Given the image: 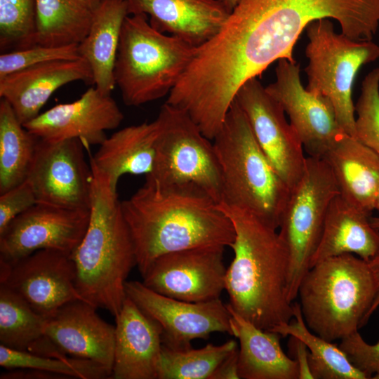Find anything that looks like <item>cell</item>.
<instances>
[{
  "instance_id": "23",
  "label": "cell",
  "mask_w": 379,
  "mask_h": 379,
  "mask_svg": "<svg viewBox=\"0 0 379 379\" xmlns=\"http://www.w3.org/2000/svg\"><path fill=\"white\" fill-rule=\"evenodd\" d=\"M323 159L333 171L339 194L371 216L379 187V155L357 138L344 133Z\"/></svg>"
},
{
  "instance_id": "42",
  "label": "cell",
  "mask_w": 379,
  "mask_h": 379,
  "mask_svg": "<svg viewBox=\"0 0 379 379\" xmlns=\"http://www.w3.org/2000/svg\"><path fill=\"white\" fill-rule=\"evenodd\" d=\"M369 267L373 272L375 282H376V291L375 295L369 310L368 314V318L370 319L373 313L379 307V253L373 257L371 260L368 262Z\"/></svg>"
},
{
  "instance_id": "2",
  "label": "cell",
  "mask_w": 379,
  "mask_h": 379,
  "mask_svg": "<svg viewBox=\"0 0 379 379\" xmlns=\"http://www.w3.org/2000/svg\"><path fill=\"white\" fill-rule=\"evenodd\" d=\"M218 206L234 230V258L225 274L229 306L265 331L289 323L293 318L288 298L289 255L279 232L244 209Z\"/></svg>"
},
{
  "instance_id": "18",
  "label": "cell",
  "mask_w": 379,
  "mask_h": 379,
  "mask_svg": "<svg viewBox=\"0 0 379 379\" xmlns=\"http://www.w3.org/2000/svg\"><path fill=\"white\" fill-rule=\"evenodd\" d=\"M123 119L111 94L91 87L75 101L58 104L23 126L46 140L79 139L86 149L100 145L107 138L105 132L117 128Z\"/></svg>"
},
{
  "instance_id": "9",
  "label": "cell",
  "mask_w": 379,
  "mask_h": 379,
  "mask_svg": "<svg viewBox=\"0 0 379 379\" xmlns=\"http://www.w3.org/2000/svg\"><path fill=\"white\" fill-rule=\"evenodd\" d=\"M160 131L152 171L145 182L157 185H193L217 203L222 179L213 143L183 110L165 102L157 117Z\"/></svg>"
},
{
  "instance_id": "27",
  "label": "cell",
  "mask_w": 379,
  "mask_h": 379,
  "mask_svg": "<svg viewBox=\"0 0 379 379\" xmlns=\"http://www.w3.org/2000/svg\"><path fill=\"white\" fill-rule=\"evenodd\" d=\"M92 13L89 32L79 44V52L91 67L95 87L109 95L116 86L114 69L122 25L129 15L128 4L125 0H100Z\"/></svg>"
},
{
  "instance_id": "29",
  "label": "cell",
  "mask_w": 379,
  "mask_h": 379,
  "mask_svg": "<svg viewBox=\"0 0 379 379\" xmlns=\"http://www.w3.org/2000/svg\"><path fill=\"white\" fill-rule=\"evenodd\" d=\"M92 15L74 0H36V45H79L89 32Z\"/></svg>"
},
{
  "instance_id": "21",
  "label": "cell",
  "mask_w": 379,
  "mask_h": 379,
  "mask_svg": "<svg viewBox=\"0 0 379 379\" xmlns=\"http://www.w3.org/2000/svg\"><path fill=\"white\" fill-rule=\"evenodd\" d=\"M77 81H93L88 62L81 58L34 65L0 79V97L13 108L23 125L34 119L51 95Z\"/></svg>"
},
{
  "instance_id": "31",
  "label": "cell",
  "mask_w": 379,
  "mask_h": 379,
  "mask_svg": "<svg viewBox=\"0 0 379 379\" xmlns=\"http://www.w3.org/2000/svg\"><path fill=\"white\" fill-rule=\"evenodd\" d=\"M237 350L234 340L199 349H175L162 344L158 379H213L219 366Z\"/></svg>"
},
{
  "instance_id": "13",
  "label": "cell",
  "mask_w": 379,
  "mask_h": 379,
  "mask_svg": "<svg viewBox=\"0 0 379 379\" xmlns=\"http://www.w3.org/2000/svg\"><path fill=\"white\" fill-rule=\"evenodd\" d=\"M126 296L161 330L162 344L175 349L191 346L194 339H206L215 332L232 335L231 314L220 298L191 302L158 293L142 281L126 282Z\"/></svg>"
},
{
  "instance_id": "44",
  "label": "cell",
  "mask_w": 379,
  "mask_h": 379,
  "mask_svg": "<svg viewBox=\"0 0 379 379\" xmlns=\"http://www.w3.org/2000/svg\"><path fill=\"white\" fill-rule=\"evenodd\" d=\"M225 8L230 13L236 6L238 0H220Z\"/></svg>"
},
{
  "instance_id": "35",
  "label": "cell",
  "mask_w": 379,
  "mask_h": 379,
  "mask_svg": "<svg viewBox=\"0 0 379 379\" xmlns=\"http://www.w3.org/2000/svg\"><path fill=\"white\" fill-rule=\"evenodd\" d=\"M354 107L356 138L379 155V67L365 77Z\"/></svg>"
},
{
  "instance_id": "1",
  "label": "cell",
  "mask_w": 379,
  "mask_h": 379,
  "mask_svg": "<svg viewBox=\"0 0 379 379\" xmlns=\"http://www.w3.org/2000/svg\"><path fill=\"white\" fill-rule=\"evenodd\" d=\"M121 208L134 244L142 277L159 257L206 246H230V219L218 203L193 185L145 182Z\"/></svg>"
},
{
  "instance_id": "30",
  "label": "cell",
  "mask_w": 379,
  "mask_h": 379,
  "mask_svg": "<svg viewBox=\"0 0 379 379\" xmlns=\"http://www.w3.org/2000/svg\"><path fill=\"white\" fill-rule=\"evenodd\" d=\"M293 319L272 331L281 337H295L305 344L309 352V366L313 379H369L366 373L352 364L339 346L309 329L299 302L293 303Z\"/></svg>"
},
{
  "instance_id": "43",
  "label": "cell",
  "mask_w": 379,
  "mask_h": 379,
  "mask_svg": "<svg viewBox=\"0 0 379 379\" xmlns=\"http://www.w3.org/2000/svg\"><path fill=\"white\" fill-rule=\"evenodd\" d=\"M81 6L93 11L99 4L100 0H74Z\"/></svg>"
},
{
  "instance_id": "11",
  "label": "cell",
  "mask_w": 379,
  "mask_h": 379,
  "mask_svg": "<svg viewBox=\"0 0 379 379\" xmlns=\"http://www.w3.org/2000/svg\"><path fill=\"white\" fill-rule=\"evenodd\" d=\"M79 139L39 138L26 180L37 204L72 210H90L92 171Z\"/></svg>"
},
{
  "instance_id": "12",
  "label": "cell",
  "mask_w": 379,
  "mask_h": 379,
  "mask_svg": "<svg viewBox=\"0 0 379 379\" xmlns=\"http://www.w3.org/2000/svg\"><path fill=\"white\" fill-rule=\"evenodd\" d=\"M234 100L246 115L258 145L291 191L302 175L307 157L283 107L257 77L246 81Z\"/></svg>"
},
{
  "instance_id": "33",
  "label": "cell",
  "mask_w": 379,
  "mask_h": 379,
  "mask_svg": "<svg viewBox=\"0 0 379 379\" xmlns=\"http://www.w3.org/2000/svg\"><path fill=\"white\" fill-rule=\"evenodd\" d=\"M0 366L4 368H34L60 374L68 378L105 379L112 373L88 359L67 357L55 358L28 351L8 348L0 344Z\"/></svg>"
},
{
  "instance_id": "4",
  "label": "cell",
  "mask_w": 379,
  "mask_h": 379,
  "mask_svg": "<svg viewBox=\"0 0 379 379\" xmlns=\"http://www.w3.org/2000/svg\"><path fill=\"white\" fill-rule=\"evenodd\" d=\"M89 163V220L83 239L71 255L76 288L84 300L116 317L126 298V279L136 265L134 244L117 190L107 175Z\"/></svg>"
},
{
  "instance_id": "46",
  "label": "cell",
  "mask_w": 379,
  "mask_h": 379,
  "mask_svg": "<svg viewBox=\"0 0 379 379\" xmlns=\"http://www.w3.org/2000/svg\"><path fill=\"white\" fill-rule=\"evenodd\" d=\"M374 209L379 211V187L377 190V193L374 201Z\"/></svg>"
},
{
  "instance_id": "19",
  "label": "cell",
  "mask_w": 379,
  "mask_h": 379,
  "mask_svg": "<svg viewBox=\"0 0 379 379\" xmlns=\"http://www.w3.org/2000/svg\"><path fill=\"white\" fill-rule=\"evenodd\" d=\"M83 300L69 302L47 320L44 335L61 357L95 361L112 373L115 328Z\"/></svg>"
},
{
  "instance_id": "7",
  "label": "cell",
  "mask_w": 379,
  "mask_h": 379,
  "mask_svg": "<svg viewBox=\"0 0 379 379\" xmlns=\"http://www.w3.org/2000/svg\"><path fill=\"white\" fill-rule=\"evenodd\" d=\"M196 50L182 39L154 27L147 15L124 19L114 76L126 105L140 106L168 95Z\"/></svg>"
},
{
  "instance_id": "40",
  "label": "cell",
  "mask_w": 379,
  "mask_h": 379,
  "mask_svg": "<svg viewBox=\"0 0 379 379\" xmlns=\"http://www.w3.org/2000/svg\"><path fill=\"white\" fill-rule=\"evenodd\" d=\"M1 379H69L67 377L34 368L7 369L0 375Z\"/></svg>"
},
{
  "instance_id": "8",
  "label": "cell",
  "mask_w": 379,
  "mask_h": 379,
  "mask_svg": "<svg viewBox=\"0 0 379 379\" xmlns=\"http://www.w3.org/2000/svg\"><path fill=\"white\" fill-rule=\"evenodd\" d=\"M306 30L309 41L305 49V88L327 98L342 129L356 138L352 96L354 80L363 65L379 58V46L371 40L357 41L335 32L329 18L312 22Z\"/></svg>"
},
{
  "instance_id": "26",
  "label": "cell",
  "mask_w": 379,
  "mask_h": 379,
  "mask_svg": "<svg viewBox=\"0 0 379 379\" xmlns=\"http://www.w3.org/2000/svg\"><path fill=\"white\" fill-rule=\"evenodd\" d=\"M232 335L239 342L237 368L241 379H299L296 361L286 355L279 333L261 329L227 304Z\"/></svg>"
},
{
  "instance_id": "36",
  "label": "cell",
  "mask_w": 379,
  "mask_h": 379,
  "mask_svg": "<svg viewBox=\"0 0 379 379\" xmlns=\"http://www.w3.org/2000/svg\"><path fill=\"white\" fill-rule=\"evenodd\" d=\"M81 58L77 44L60 47L35 45L24 49L3 53L0 55V79L42 63L73 60Z\"/></svg>"
},
{
  "instance_id": "41",
  "label": "cell",
  "mask_w": 379,
  "mask_h": 379,
  "mask_svg": "<svg viewBox=\"0 0 379 379\" xmlns=\"http://www.w3.org/2000/svg\"><path fill=\"white\" fill-rule=\"evenodd\" d=\"M238 350L223 361L215 373L213 379L239 378L237 368Z\"/></svg>"
},
{
  "instance_id": "5",
  "label": "cell",
  "mask_w": 379,
  "mask_h": 379,
  "mask_svg": "<svg viewBox=\"0 0 379 379\" xmlns=\"http://www.w3.org/2000/svg\"><path fill=\"white\" fill-rule=\"evenodd\" d=\"M212 140L221 173L220 203L244 209L278 229L291 190L258 145L235 100Z\"/></svg>"
},
{
  "instance_id": "3",
  "label": "cell",
  "mask_w": 379,
  "mask_h": 379,
  "mask_svg": "<svg viewBox=\"0 0 379 379\" xmlns=\"http://www.w3.org/2000/svg\"><path fill=\"white\" fill-rule=\"evenodd\" d=\"M230 17L241 49L267 69L281 58L295 62L300 34L321 18L337 20L354 40H372L379 27V0H238Z\"/></svg>"
},
{
  "instance_id": "10",
  "label": "cell",
  "mask_w": 379,
  "mask_h": 379,
  "mask_svg": "<svg viewBox=\"0 0 379 379\" xmlns=\"http://www.w3.org/2000/svg\"><path fill=\"white\" fill-rule=\"evenodd\" d=\"M339 189L331 168L321 158L307 157L302 175L291 190L279 232L289 255L288 298L298 296L300 283L311 267L326 216Z\"/></svg>"
},
{
  "instance_id": "6",
  "label": "cell",
  "mask_w": 379,
  "mask_h": 379,
  "mask_svg": "<svg viewBox=\"0 0 379 379\" xmlns=\"http://www.w3.org/2000/svg\"><path fill=\"white\" fill-rule=\"evenodd\" d=\"M375 291L376 282L368 262L347 253L312 265L300 283L298 295L309 329L333 342L367 323Z\"/></svg>"
},
{
  "instance_id": "20",
  "label": "cell",
  "mask_w": 379,
  "mask_h": 379,
  "mask_svg": "<svg viewBox=\"0 0 379 379\" xmlns=\"http://www.w3.org/2000/svg\"><path fill=\"white\" fill-rule=\"evenodd\" d=\"M114 379H158L161 330L128 296L115 317Z\"/></svg>"
},
{
  "instance_id": "32",
  "label": "cell",
  "mask_w": 379,
  "mask_h": 379,
  "mask_svg": "<svg viewBox=\"0 0 379 379\" xmlns=\"http://www.w3.org/2000/svg\"><path fill=\"white\" fill-rule=\"evenodd\" d=\"M47 320L13 291L0 285L1 345L29 351L44 336Z\"/></svg>"
},
{
  "instance_id": "25",
  "label": "cell",
  "mask_w": 379,
  "mask_h": 379,
  "mask_svg": "<svg viewBox=\"0 0 379 379\" xmlns=\"http://www.w3.org/2000/svg\"><path fill=\"white\" fill-rule=\"evenodd\" d=\"M371 217L337 194L328 207L311 267L342 254H353L366 262L375 257L379 253V231L372 225Z\"/></svg>"
},
{
  "instance_id": "14",
  "label": "cell",
  "mask_w": 379,
  "mask_h": 379,
  "mask_svg": "<svg viewBox=\"0 0 379 379\" xmlns=\"http://www.w3.org/2000/svg\"><path fill=\"white\" fill-rule=\"evenodd\" d=\"M75 281L72 255L60 251L39 250L11 264L0 262V285L47 319L63 305L83 300Z\"/></svg>"
},
{
  "instance_id": "17",
  "label": "cell",
  "mask_w": 379,
  "mask_h": 379,
  "mask_svg": "<svg viewBox=\"0 0 379 379\" xmlns=\"http://www.w3.org/2000/svg\"><path fill=\"white\" fill-rule=\"evenodd\" d=\"M276 80L265 87L283 107L308 157L323 159L345 133L339 125L331 101L308 91L301 83L300 65L278 60Z\"/></svg>"
},
{
  "instance_id": "28",
  "label": "cell",
  "mask_w": 379,
  "mask_h": 379,
  "mask_svg": "<svg viewBox=\"0 0 379 379\" xmlns=\"http://www.w3.org/2000/svg\"><path fill=\"white\" fill-rule=\"evenodd\" d=\"M39 138L17 118L11 105L0 101V194L27 178Z\"/></svg>"
},
{
  "instance_id": "34",
  "label": "cell",
  "mask_w": 379,
  "mask_h": 379,
  "mask_svg": "<svg viewBox=\"0 0 379 379\" xmlns=\"http://www.w3.org/2000/svg\"><path fill=\"white\" fill-rule=\"evenodd\" d=\"M36 0H0L1 53L36 45Z\"/></svg>"
},
{
  "instance_id": "38",
  "label": "cell",
  "mask_w": 379,
  "mask_h": 379,
  "mask_svg": "<svg viewBox=\"0 0 379 379\" xmlns=\"http://www.w3.org/2000/svg\"><path fill=\"white\" fill-rule=\"evenodd\" d=\"M36 204L35 193L27 180L0 194V234L13 219Z\"/></svg>"
},
{
  "instance_id": "39",
  "label": "cell",
  "mask_w": 379,
  "mask_h": 379,
  "mask_svg": "<svg viewBox=\"0 0 379 379\" xmlns=\"http://www.w3.org/2000/svg\"><path fill=\"white\" fill-rule=\"evenodd\" d=\"M289 350L299 368V379H313L309 366V352L305 344L300 339L289 336Z\"/></svg>"
},
{
  "instance_id": "45",
  "label": "cell",
  "mask_w": 379,
  "mask_h": 379,
  "mask_svg": "<svg viewBox=\"0 0 379 379\" xmlns=\"http://www.w3.org/2000/svg\"><path fill=\"white\" fill-rule=\"evenodd\" d=\"M370 220L372 225L379 231V217H371Z\"/></svg>"
},
{
  "instance_id": "37",
  "label": "cell",
  "mask_w": 379,
  "mask_h": 379,
  "mask_svg": "<svg viewBox=\"0 0 379 379\" xmlns=\"http://www.w3.org/2000/svg\"><path fill=\"white\" fill-rule=\"evenodd\" d=\"M339 347L352 364L369 378H379V341L368 344L356 331L342 339Z\"/></svg>"
},
{
  "instance_id": "15",
  "label": "cell",
  "mask_w": 379,
  "mask_h": 379,
  "mask_svg": "<svg viewBox=\"0 0 379 379\" xmlns=\"http://www.w3.org/2000/svg\"><path fill=\"white\" fill-rule=\"evenodd\" d=\"M225 248L206 246L163 255L152 264L142 283L158 293L183 301L220 298L225 286Z\"/></svg>"
},
{
  "instance_id": "24",
  "label": "cell",
  "mask_w": 379,
  "mask_h": 379,
  "mask_svg": "<svg viewBox=\"0 0 379 379\" xmlns=\"http://www.w3.org/2000/svg\"><path fill=\"white\" fill-rule=\"evenodd\" d=\"M160 124L157 118L123 128L107 138L89 161L108 176L117 190L121 176L125 174L148 175L153 168Z\"/></svg>"
},
{
  "instance_id": "16",
  "label": "cell",
  "mask_w": 379,
  "mask_h": 379,
  "mask_svg": "<svg viewBox=\"0 0 379 379\" xmlns=\"http://www.w3.org/2000/svg\"><path fill=\"white\" fill-rule=\"evenodd\" d=\"M89 215L90 210L36 204L0 234V262L11 264L44 249L72 255L85 234Z\"/></svg>"
},
{
  "instance_id": "22",
  "label": "cell",
  "mask_w": 379,
  "mask_h": 379,
  "mask_svg": "<svg viewBox=\"0 0 379 379\" xmlns=\"http://www.w3.org/2000/svg\"><path fill=\"white\" fill-rule=\"evenodd\" d=\"M129 15H147L158 31L198 47L222 27L230 13L220 0H125Z\"/></svg>"
}]
</instances>
